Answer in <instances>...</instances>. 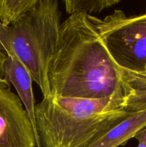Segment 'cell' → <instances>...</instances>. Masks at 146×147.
<instances>
[{"mask_svg": "<svg viewBox=\"0 0 146 147\" xmlns=\"http://www.w3.org/2000/svg\"><path fill=\"white\" fill-rule=\"evenodd\" d=\"M50 96L124 99L118 68L89 14H71L60 27L47 72Z\"/></svg>", "mask_w": 146, "mask_h": 147, "instance_id": "obj_1", "label": "cell"}, {"mask_svg": "<svg viewBox=\"0 0 146 147\" xmlns=\"http://www.w3.org/2000/svg\"><path fill=\"white\" fill-rule=\"evenodd\" d=\"M124 99H83L49 96L35 105L42 147H87L131 111Z\"/></svg>", "mask_w": 146, "mask_h": 147, "instance_id": "obj_2", "label": "cell"}, {"mask_svg": "<svg viewBox=\"0 0 146 147\" xmlns=\"http://www.w3.org/2000/svg\"><path fill=\"white\" fill-rule=\"evenodd\" d=\"M60 19L57 0H38L13 25L0 22V50L21 62L43 97L50 96L47 72L58 42Z\"/></svg>", "mask_w": 146, "mask_h": 147, "instance_id": "obj_3", "label": "cell"}, {"mask_svg": "<svg viewBox=\"0 0 146 147\" xmlns=\"http://www.w3.org/2000/svg\"><path fill=\"white\" fill-rule=\"evenodd\" d=\"M116 65L127 71L141 70L146 64V11L127 16L115 9L104 19L89 14Z\"/></svg>", "mask_w": 146, "mask_h": 147, "instance_id": "obj_4", "label": "cell"}, {"mask_svg": "<svg viewBox=\"0 0 146 147\" xmlns=\"http://www.w3.org/2000/svg\"><path fill=\"white\" fill-rule=\"evenodd\" d=\"M32 125L18 96L0 88V147H35Z\"/></svg>", "mask_w": 146, "mask_h": 147, "instance_id": "obj_5", "label": "cell"}, {"mask_svg": "<svg viewBox=\"0 0 146 147\" xmlns=\"http://www.w3.org/2000/svg\"><path fill=\"white\" fill-rule=\"evenodd\" d=\"M5 78L8 83L14 87L18 96L25 107L30 122L32 125L35 135L36 142L38 147H42L36 126L35 100L32 90V78L21 62L16 56L7 55L4 64Z\"/></svg>", "mask_w": 146, "mask_h": 147, "instance_id": "obj_6", "label": "cell"}, {"mask_svg": "<svg viewBox=\"0 0 146 147\" xmlns=\"http://www.w3.org/2000/svg\"><path fill=\"white\" fill-rule=\"evenodd\" d=\"M146 127V109L131 111L115 126L96 137L87 147L124 146L140 131Z\"/></svg>", "mask_w": 146, "mask_h": 147, "instance_id": "obj_7", "label": "cell"}, {"mask_svg": "<svg viewBox=\"0 0 146 147\" xmlns=\"http://www.w3.org/2000/svg\"><path fill=\"white\" fill-rule=\"evenodd\" d=\"M38 0H0V22L5 27L15 24Z\"/></svg>", "mask_w": 146, "mask_h": 147, "instance_id": "obj_8", "label": "cell"}, {"mask_svg": "<svg viewBox=\"0 0 146 147\" xmlns=\"http://www.w3.org/2000/svg\"><path fill=\"white\" fill-rule=\"evenodd\" d=\"M120 0H66L64 1L65 9L70 15L77 12L100 13L120 3Z\"/></svg>", "mask_w": 146, "mask_h": 147, "instance_id": "obj_9", "label": "cell"}, {"mask_svg": "<svg viewBox=\"0 0 146 147\" xmlns=\"http://www.w3.org/2000/svg\"><path fill=\"white\" fill-rule=\"evenodd\" d=\"M117 68L123 82L124 94L129 90H146V64L137 72L127 71L118 67Z\"/></svg>", "mask_w": 146, "mask_h": 147, "instance_id": "obj_10", "label": "cell"}, {"mask_svg": "<svg viewBox=\"0 0 146 147\" xmlns=\"http://www.w3.org/2000/svg\"><path fill=\"white\" fill-rule=\"evenodd\" d=\"M124 109L127 111L146 109V90H129L125 93Z\"/></svg>", "mask_w": 146, "mask_h": 147, "instance_id": "obj_11", "label": "cell"}, {"mask_svg": "<svg viewBox=\"0 0 146 147\" xmlns=\"http://www.w3.org/2000/svg\"><path fill=\"white\" fill-rule=\"evenodd\" d=\"M7 55L0 50V88H10V84L5 78L4 64L7 60Z\"/></svg>", "mask_w": 146, "mask_h": 147, "instance_id": "obj_12", "label": "cell"}, {"mask_svg": "<svg viewBox=\"0 0 146 147\" xmlns=\"http://www.w3.org/2000/svg\"><path fill=\"white\" fill-rule=\"evenodd\" d=\"M134 138L138 141L137 147H146V127L140 131Z\"/></svg>", "mask_w": 146, "mask_h": 147, "instance_id": "obj_13", "label": "cell"}]
</instances>
